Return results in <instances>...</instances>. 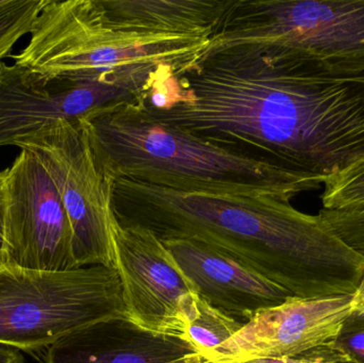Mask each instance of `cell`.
Returning <instances> with one entry per match:
<instances>
[{"instance_id":"obj_1","label":"cell","mask_w":364,"mask_h":363,"mask_svg":"<svg viewBox=\"0 0 364 363\" xmlns=\"http://www.w3.org/2000/svg\"><path fill=\"white\" fill-rule=\"evenodd\" d=\"M115 215L160 240L196 241L252 269L295 298L353 296L364 256L318 215L267 192L188 191L114 181Z\"/></svg>"},{"instance_id":"obj_2","label":"cell","mask_w":364,"mask_h":363,"mask_svg":"<svg viewBox=\"0 0 364 363\" xmlns=\"http://www.w3.org/2000/svg\"><path fill=\"white\" fill-rule=\"evenodd\" d=\"M113 179L188 191L267 192L292 200L325 177L218 144L147 117L136 98L78 119Z\"/></svg>"},{"instance_id":"obj_3","label":"cell","mask_w":364,"mask_h":363,"mask_svg":"<svg viewBox=\"0 0 364 363\" xmlns=\"http://www.w3.org/2000/svg\"><path fill=\"white\" fill-rule=\"evenodd\" d=\"M210 36L119 31L105 27L97 0H47L16 65L75 82L111 81L147 91L164 75L191 72Z\"/></svg>"},{"instance_id":"obj_4","label":"cell","mask_w":364,"mask_h":363,"mask_svg":"<svg viewBox=\"0 0 364 363\" xmlns=\"http://www.w3.org/2000/svg\"><path fill=\"white\" fill-rule=\"evenodd\" d=\"M126 317L114 269L68 271L0 266V342L27 353L105 320Z\"/></svg>"},{"instance_id":"obj_5","label":"cell","mask_w":364,"mask_h":363,"mask_svg":"<svg viewBox=\"0 0 364 363\" xmlns=\"http://www.w3.org/2000/svg\"><path fill=\"white\" fill-rule=\"evenodd\" d=\"M235 48L364 60V0H233L201 59Z\"/></svg>"},{"instance_id":"obj_6","label":"cell","mask_w":364,"mask_h":363,"mask_svg":"<svg viewBox=\"0 0 364 363\" xmlns=\"http://www.w3.org/2000/svg\"><path fill=\"white\" fill-rule=\"evenodd\" d=\"M16 146L38 155L59 191L72 226L77 268L113 269L114 180L100 166L78 119L55 121Z\"/></svg>"},{"instance_id":"obj_7","label":"cell","mask_w":364,"mask_h":363,"mask_svg":"<svg viewBox=\"0 0 364 363\" xmlns=\"http://www.w3.org/2000/svg\"><path fill=\"white\" fill-rule=\"evenodd\" d=\"M6 264L40 271L78 269L61 196L36 153L21 148L9 168L4 219Z\"/></svg>"},{"instance_id":"obj_8","label":"cell","mask_w":364,"mask_h":363,"mask_svg":"<svg viewBox=\"0 0 364 363\" xmlns=\"http://www.w3.org/2000/svg\"><path fill=\"white\" fill-rule=\"evenodd\" d=\"M111 240L126 317L146 330L184 336L198 294L164 242L151 230L117 219Z\"/></svg>"},{"instance_id":"obj_9","label":"cell","mask_w":364,"mask_h":363,"mask_svg":"<svg viewBox=\"0 0 364 363\" xmlns=\"http://www.w3.org/2000/svg\"><path fill=\"white\" fill-rule=\"evenodd\" d=\"M143 90L111 81L75 82L49 78L16 64L0 62V147L17 143L60 119L128 102Z\"/></svg>"},{"instance_id":"obj_10","label":"cell","mask_w":364,"mask_h":363,"mask_svg":"<svg viewBox=\"0 0 364 363\" xmlns=\"http://www.w3.org/2000/svg\"><path fill=\"white\" fill-rule=\"evenodd\" d=\"M354 313L353 296H293L257 313L207 358L214 363L299 359L333 342Z\"/></svg>"},{"instance_id":"obj_11","label":"cell","mask_w":364,"mask_h":363,"mask_svg":"<svg viewBox=\"0 0 364 363\" xmlns=\"http://www.w3.org/2000/svg\"><path fill=\"white\" fill-rule=\"evenodd\" d=\"M199 298L246 324L260 311L293 298L290 292L207 245L184 239L161 240Z\"/></svg>"},{"instance_id":"obj_12","label":"cell","mask_w":364,"mask_h":363,"mask_svg":"<svg viewBox=\"0 0 364 363\" xmlns=\"http://www.w3.org/2000/svg\"><path fill=\"white\" fill-rule=\"evenodd\" d=\"M43 354L44 363H214L182 335L146 330L127 317L81 328Z\"/></svg>"},{"instance_id":"obj_13","label":"cell","mask_w":364,"mask_h":363,"mask_svg":"<svg viewBox=\"0 0 364 363\" xmlns=\"http://www.w3.org/2000/svg\"><path fill=\"white\" fill-rule=\"evenodd\" d=\"M105 27L211 38L233 0H97Z\"/></svg>"},{"instance_id":"obj_14","label":"cell","mask_w":364,"mask_h":363,"mask_svg":"<svg viewBox=\"0 0 364 363\" xmlns=\"http://www.w3.org/2000/svg\"><path fill=\"white\" fill-rule=\"evenodd\" d=\"M243 326V323L220 313L198 296L194 313L188 320L184 337L207 357L214 350L237 334Z\"/></svg>"},{"instance_id":"obj_15","label":"cell","mask_w":364,"mask_h":363,"mask_svg":"<svg viewBox=\"0 0 364 363\" xmlns=\"http://www.w3.org/2000/svg\"><path fill=\"white\" fill-rule=\"evenodd\" d=\"M47 0H0V62L10 57L16 43L31 33Z\"/></svg>"},{"instance_id":"obj_16","label":"cell","mask_w":364,"mask_h":363,"mask_svg":"<svg viewBox=\"0 0 364 363\" xmlns=\"http://www.w3.org/2000/svg\"><path fill=\"white\" fill-rule=\"evenodd\" d=\"M323 209L364 211V160L325 178Z\"/></svg>"},{"instance_id":"obj_17","label":"cell","mask_w":364,"mask_h":363,"mask_svg":"<svg viewBox=\"0 0 364 363\" xmlns=\"http://www.w3.org/2000/svg\"><path fill=\"white\" fill-rule=\"evenodd\" d=\"M318 217L333 234L364 256V211L321 209Z\"/></svg>"},{"instance_id":"obj_18","label":"cell","mask_w":364,"mask_h":363,"mask_svg":"<svg viewBox=\"0 0 364 363\" xmlns=\"http://www.w3.org/2000/svg\"><path fill=\"white\" fill-rule=\"evenodd\" d=\"M331 347L353 362L364 363V315L353 313Z\"/></svg>"},{"instance_id":"obj_19","label":"cell","mask_w":364,"mask_h":363,"mask_svg":"<svg viewBox=\"0 0 364 363\" xmlns=\"http://www.w3.org/2000/svg\"><path fill=\"white\" fill-rule=\"evenodd\" d=\"M9 168L0 170V266L6 264V254H4V219L6 209V177Z\"/></svg>"},{"instance_id":"obj_20","label":"cell","mask_w":364,"mask_h":363,"mask_svg":"<svg viewBox=\"0 0 364 363\" xmlns=\"http://www.w3.org/2000/svg\"><path fill=\"white\" fill-rule=\"evenodd\" d=\"M314 355L316 356L318 363H358L344 357L343 355L331 349V345L321 347L318 351L314 352Z\"/></svg>"},{"instance_id":"obj_21","label":"cell","mask_w":364,"mask_h":363,"mask_svg":"<svg viewBox=\"0 0 364 363\" xmlns=\"http://www.w3.org/2000/svg\"><path fill=\"white\" fill-rule=\"evenodd\" d=\"M0 363H26L23 351L0 342Z\"/></svg>"},{"instance_id":"obj_22","label":"cell","mask_w":364,"mask_h":363,"mask_svg":"<svg viewBox=\"0 0 364 363\" xmlns=\"http://www.w3.org/2000/svg\"><path fill=\"white\" fill-rule=\"evenodd\" d=\"M354 300L355 313L364 315V278L359 285L358 289L353 294Z\"/></svg>"},{"instance_id":"obj_23","label":"cell","mask_w":364,"mask_h":363,"mask_svg":"<svg viewBox=\"0 0 364 363\" xmlns=\"http://www.w3.org/2000/svg\"><path fill=\"white\" fill-rule=\"evenodd\" d=\"M292 363H318L316 356L314 354L305 356V357L299 358V359H292Z\"/></svg>"},{"instance_id":"obj_24","label":"cell","mask_w":364,"mask_h":363,"mask_svg":"<svg viewBox=\"0 0 364 363\" xmlns=\"http://www.w3.org/2000/svg\"><path fill=\"white\" fill-rule=\"evenodd\" d=\"M248 363H292V359L289 358H280V359H260L254 360Z\"/></svg>"}]
</instances>
